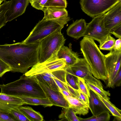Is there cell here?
Masks as SVG:
<instances>
[{
	"mask_svg": "<svg viewBox=\"0 0 121 121\" xmlns=\"http://www.w3.org/2000/svg\"><path fill=\"white\" fill-rule=\"evenodd\" d=\"M39 43L26 44L22 42L0 45V59L11 68V72L24 74L39 62Z\"/></svg>",
	"mask_w": 121,
	"mask_h": 121,
	"instance_id": "obj_1",
	"label": "cell"
},
{
	"mask_svg": "<svg viewBox=\"0 0 121 121\" xmlns=\"http://www.w3.org/2000/svg\"><path fill=\"white\" fill-rule=\"evenodd\" d=\"M81 50L88 65L92 74L105 82L108 76L104 61V55L92 38L84 37L80 42Z\"/></svg>",
	"mask_w": 121,
	"mask_h": 121,
	"instance_id": "obj_2",
	"label": "cell"
},
{
	"mask_svg": "<svg viewBox=\"0 0 121 121\" xmlns=\"http://www.w3.org/2000/svg\"><path fill=\"white\" fill-rule=\"evenodd\" d=\"M0 92L16 96H27L46 98L43 90L35 76L24 74L19 79L6 84H0Z\"/></svg>",
	"mask_w": 121,
	"mask_h": 121,
	"instance_id": "obj_3",
	"label": "cell"
},
{
	"mask_svg": "<svg viewBox=\"0 0 121 121\" xmlns=\"http://www.w3.org/2000/svg\"><path fill=\"white\" fill-rule=\"evenodd\" d=\"M68 20L43 19L36 24L22 43L26 44L38 43L56 30L62 29Z\"/></svg>",
	"mask_w": 121,
	"mask_h": 121,
	"instance_id": "obj_4",
	"label": "cell"
},
{
	"mask_svg": "<svg viewBox=\"0 0 121 121\" xmlns=\"http://www.w3.org/2000/svg\"><path fill=\"white\" fill-rule=\"evenodd\" d=\"M59 29L42 39L39 42V62L45 61L54 55L57 54L64 45L65 39Z\"/></svg>",
	"mask_w": 121,
	"mask_h": 121,
	"instance_id": "obj_5",
	"label": "cell"
},
{
	"mask_svg": "<svg viewBox=\"0 0 121 121\" xmlns=\"http://www.w3.org/2000/svg\"><path fill=\"white\" fill-rule=\"evenodd\" d=\"M120 2L119 0H80V3L83 11L93 18L104 14Z\"/></svg>",
	"mask_w": 121,
	"mask_h": 121,
	"instance_id": "obj_6",
	"label": "cell"
},
{
	"mask_svg": "<svg viewBox=\"0 0 121 121\" xmlns=\"http://www.w3.org/2000/svg\"><path fill=\"white\" fill-rule=\"evenodd\" d=\"M57 55H53L44 62H39L24 75L27 76H33L44 73L65 69L66 65L65 60L57 58Z\"/></svg>",
	"mask_w": 121,
	"mask_h": 121,
	"instance_id": "obj_7",
	"label": "cell"
},
{
	"mask_svg": "<svg viewBox=\"0 0 121 121\" xmlns=\"http://www.w3.org/2000/svg\"><path fill=\"white\" fill-rule=\"evenodd\" d=\"M104 14L93 18L92 21L87 24L82 36L91 38L100 43L110 34L105 26Z\"/></svg>",
	"mask_w": 121,
	"mask_h": 121,
	"instance_id": "obj_8",
	"label": "cell"
},
{
	"mask_svg": "<svg viewBox=\"0 0 121 121\" xmlns=\"http://www.w3.org/2000/svg\"><path fill=\"white\" fill-rule=\"evenodd\" d=\"M36 78L47 97L49 99L53 105L60 107L63 108L69 107L68 101L60 91L53 90L47 82L41 79Z\"/></svg>",
	"mask_w": 121,
	"mask_h": 121,
	"instance_id": "obj_9",
	"label": "cell"
},
{
	"mask_svg": "<svg viewBox=\"0 0 121 121\" xmlns=\"http://www.w3.org/2000/svg\"><path fill=\"white\" fill-rule=\"evenodd\" d=\"M66 68L76 76L83 78L85 82H92L95 78L92 74L90 67L84 58H80L73 65Z\"/></svg>",
	"mask_w": 121,
	"mask_h": 121,
	"instance_id": "obj_10",
	"label": "cell"
},
{
	"mask_svg": "<svg viewBox=\"0 0 121 121\" xmlns=\"http://www.w3.org/2000/svg\"><path fill=\"white\" fill-rule=\"evenodd\" d=\"M121 1L104 14L105 28L109 32L121 24Z\"/></svg>",
	"mask_w": 121,
	"mask_h": 121,
	"instance_id": "obj_11",
	"label": "cell"
},
{
	"mask_svg": "<svg viewBox=\"0 0 121 121\" xmlns=\"http://www.w3.org/2000/svg\"><path fill=\"white\" fill-rule=\"evenodd\" d=\"M30 0H11L9 8L5 14L6 23L24 13Z\"/></svg>",
	"mask_w": 121,
	"mask_h": 121,
	"instance_id": "obj_12",
	"label": "cell"
},
{
	"mask_svg": "<svg viewBox=\"0 0 121 121\" xmlns=\"http://www.w3.org/2000/svg\"><path fill=\"white\" fill-rule=\"evenodd\" d=\"M24 104V102L20 97L0 92V111L10 114L11 109Z\"/></svg>",
	"mask_w": 121,
	"mask_h": 121,
	"instance_id": "obj_13",
	"label": "cell"
},
{
	"mask_svg": "<svg viewBox=\"0 0 121 121\" xmlns=\"http://www.w3.org/2000/svg\"><path fill=\"white\" fill-rule=\"evenodd\" d=\"M104 56L105 64L108 77L114 70H119L121 67V50H113L107 54L104 55Z\"/></svg>",
	"mask_w": 121,
	"mask_h": 121,
	"instance_id": "obj_14",
	"label": "cell"
},
{
	"mask_svg": "<svg viewBox=\"0 0 121 121\" xmlns=\"http://www.w3.org/2000/svg\"><path fill=\"white\" fill-rule=\"evenodd\" d=\"M44 13L43 19L70 20L68 12L66 8L63 7H54L44 8L42 10Z\"/></svg>",
	"mask_w": 121,
	"mask_h": 121,
	"instance_id": "obj_15",
	"label": "cell"
},
{
	"mask_svg": "<svg viewBox=\"0 0 121 121\" xmlns=\"http://www.w3.org/2000/svg\"><path fill=\"white\" fill-rule=\"evenodd\" d=\"M89 89V109L93 115H96L104 112L111 113L96 94Z\"/></svg>",
	"mask_w": 121,
	"mask_h": 121,
	"instance_id": "obj_16",
	"label": "cell"
},
{
	"mask_svg": "<svg viewBox=\"0 0 121 121\" xmlns=\"http://www.w3.org/2000/svg\"><path fill=\"white\" fill-rule=\"evenodd\" d=\"M71 44L70 43L69 47L63 45L58 51L57 57L58 59H64L67 66L72 65L76 63L79 59L78 54L73 51Z\"/></svg>",
	"mask_w": 121,
	"mask_h": 121,
	"instance_id": "obj_17",
	"label": "cell"
},
{
	"mask_svg": "<svg viewBox=\"0 0 121 121\" xmlns=\"http://www.w3.org/2000/svg\"><path fill=\"white\" fill-rule=\"evenodd\" d=\"M86 25L85 20H77L68 27L66 30L67 34L69 36L78 39L82 36Z\"/></svg>",
	"mask_w": 121,
	"mask_h": 121,
	"instance_id": "obj_18",
	"label": "cell"
},
{
	"mask_svg": "<svg viewBox=\"0 0 121 121\" xmlns=\"http://www.w3.org/2000/svg\"><path fill=\"white\" fill-rule=\"evenodd\" d=\"M63 95L68 101L69 107L73 110L76 114L85 115L88 113L89 106L83 102L72 97Z\"/></svg>",
	"mask_w": 121,
	"mask_h": 121,
	"instance_id": "obj_19",
	"label": "cell"
},
{
	"mask_svg": "<svg viewBox=\"0 0 121 121\" xmlns=\"http://www.w3.org/2000/svg\"><path fill=\"white\" fill-rule=\"evenodd\" d=\"M17 96L22 100L25 104L33 105H41L44 107H51L53 105L52 103L48 97L46 98H41L24 95Z\"/></svg>",
	"mask_w": 121,
	"mask_h": 121,
	"instance_id": "obj_20",
	"label": "cell"
},
{
	"mask_svg": "<svg viewBox=\"0 0 121 121\" xmlns=\"http://www.w3.org/2000/svg\"><path fill=\"white\" fill-rule=\"evenodd\" d=\"M19 110L30 121H42L43 116L39 112H37L29 106L20 107Z\"/></svg>",
	"mask_w": 121,
	"mask_h": 121,
	"instance_id": "obj_21",
	"label": "cell"
},
{
	"mask_svg": "<svg viewBox=\"0 0 121 121\" xmlns=\"http://www.w3.org/2000/svg\"><path fill=\"white\" fill-rule=\"evenodd\" d=\"M51 72L53 75L52 78L59 88L62 90H65L66 89L65 85L67 82L66 78V72L65 69L56 70Z\"/></svg>",
	"mask_w": 121,
	"mask_h": 121,
	"instance_id": "obj_22",
	"label": "cell"
},
{
	"mask_svg": "<svg viewBox=\"0 0 121 121\" xmlns=\"http://www.w3.org/2000/svg\"><path fill=\"white\" fill-rule=\"evenodd\" d=\"M102 101L112 115L117 121H121V110L117 108L109 100H106L101 97L98 94L95 92Z\"/></svg>",
	"mask_w": 121,
	"mask_h": 121,
	"instance_id": "obj_23",
	"label": "cell"
},
{
	"mask_svg": "<svg viewBox=\"0 0 121 121\" xmlns=\"http://www.w3.org/2000/svg\"><path fill=\"white\" fill-rule=\"evenodd\" d=\"M75 112L70 107L64 108L59 117L62 120L69 121H79Z\"/></svg>",
	"mask_w": 121,
	"mask_h": 121,
	"instance_id": "obj_24",
	"label": "cell"
},
{
	"mask_svg": "<svg viewBox=\"0 0 121 121\" xmlns=\"http://www.w3.org/2000/svg\"><path fill=\"white\" fill-rule=\"evenodd\" d=\"M110 115L108 112H104L96 115L86 118H83L78 117L79 121H109Z\"/></svg>",
	"mask_w": 121,
	"mask_h": 121,
	"instance_id": "obj_25",
	"label": "cell"
},
{
	"mask_svg": "<svg viewBox=\"0 0 121 121\" xmlns=\"http://www.w3.org/2000/svg\"><path fill=\"white\" fill-rule=\"evenodd\" d=\"M116 40L109 34L100 43L99 48L100 50L111 51L113 49Z\"/></svg>",
	"mask_w": 121,
	"mask_h": 121,
	"instance_id": "obj_26",
	"label": "cell"
},
{
	"mask_svg": "<svg viewBox=\"0 0 121 121\" xmlns=\"http://www.w3.org/2000/svg\"><path fill=\"white\" fill-rule=\"evenodd\" d=\"M66 78L67 82L74 89L79 90V88L78 84V77L73 74L67 69L66 68Z\"/></svg>",
	"mask_w": 121,
	"mask_h": 121,
	"instance_id": "obj_27",
	"label": "cell"
},
{
	"mask_svg": "<svg viewBox=\"0 0 121 121\" xmlns=\"http://www.w3.org/2000/svg\"><path fill=\"white\" fill-rule=\"evenodd\" d=\"M85 82L89 89L92 90L106 100H109L110 99V98L108 97L110 95V94L109 91H105L103 89L98 87L87 82Z\"/></svg>",
	"mask_w": 121,
	"mask_h": 121,
	"instance_id": "obj_28",
	"label": "cell"
},
{
	"mask_svg": "<svg viewBox=\"0 0 121 121\" xmlns=\"http://www.w3.org/2000/svg\"><path fill=\"white\" fill-rule=\"evenodd\" d=\"M10 2V0L7 1L5 0L1 5L0 8V29L4 26L6 23L5 14L9 8Z\"/></svg>",
	"mask_w": 121,
	"mask_h": 121,
	"instance_id": "obj_29",
	"label": "cell"
},
{
	"mask_svg": "<svg viewBox=\"0 0 121 121\" xmlns=\"http://www.w3.org/2000/svg\"><path fill=\"white\" fill-rule=\"evenodd\" d=\"M34 76L36 78L41 79L47 82L50 87L53 90L60 91L59 88L53 78L48 77L42 74H38Z\"/></svg>",
	"mask_w": 121,
	"mask_h": 121,
	"instance_id": "obj_30",
	"label": "cell"
},
{
	"mask_svg": "<svg viewBox=\"0 0 121 121\" xmlns=\"http://www.w3.org/2000/svg\"><path fill=\"white\" fill-rule=\"evenodd\" d=\"M10 114L13 116L16 121H30L19 110V108L11 109L10 111Z\"/></svg>",
	"mask_w": 121,
	"mask_h": 121,
	"instance_id": "obj_31",
	"label": "cell"
},
{
	"mask_svg": "<svg viewBox=\"0 0 121 121\" xmlns=\"http://www.w3.org/2000/svg\"><path fill=\"white\" fill-rule=\"evenodd\" d=\"M67 4V0H47L44 7H63L66 8Z\"/></svg>",
	"mask_w": 121,
	"mask_h": 121,
	"instance_id": "obj_32",
	"label": "cell"
},
{
	"mask_svg": "<svg viewBox=\"0 0 121 121\" xmlns=\"http://www.w3.org/2000/svg\"><path fill=\"white\" fill-rule=\"evenodd\" d=\"M78 84L80 89L89 99L90 96L89 89L83 78L78 77Z\"/></svg>",
	"mask_w": 121,
	"mask_h": 121,
	"instance_id": "obj_33",
	"label": "cell"
},
{
	"mask_svg": "<svg viewBox=\"0 0 121 121\" xmlns=\"http://www.w3.org/2000/svg\"><path fill=\"white\" fill-rule=\"evenodd\" d=\"M47 0H30V3L34 8L42 10Z\"/></svg>",
	"mask_w": 121,
	"mask_h": 121,
	"instance_id": "obj_34",
	"label": "cell"
},
{
	"mask_svg": "<svg viewBox=\"0 0 121 121\" xmlns=\"http://www.w3.org/2000/svg\"><path fill=\"white\" fill-rule=\"evenodd\" d=\"M121 85V68H120L117 74L113 79L110 87L114 88L120 86Z\"/></svg>",
	"mask_w": 121,
	"mask_h": 121,
	"instance_id": "obj_35",
	"label": "cell"
},
{
	"mask_svg": "<svg viewBox=\"0 0 121 121\" xmlns=\"http://www.w3.org/2000/svg\"><path fill=\"white\" fill-rule=\"evenodd\" d=\"M11 68L6 63L0 59V78L6 72L11 71Z\"/></svg>",
	"mask_w": 121,
	"mask_h": 121,
	"instance_id": "obj_36",
	"label": "cell"
},
{
	"mask_svg": "<svg viewBox=\"0 0 121 121\" xmlns=\"http://www.w3.org/2000/svg\"><path fill=\"white\" fill-rule=\"evenodd\" d=\"M0 120L1 121H16L10 114L0 111Z\"/></svg>",
	"mask_w": 121,
	"mask_h": 121,
	"instance_id": "obj_37",
	"label": "cell"
},
{
	"mask_svg": "<svg viewBox=\"0 0 121 121\" xmlns=\"http://www.w3.org/2000/svg\"><path fill=\"white\" fill-rule=\"evenodd\" d=\"M69 92L72 95V97L75 98L80 100V95L78 90H76L70 86L67 82L66 85Z\"/></svg>",
	"mask_w": 121,
	"mask_h": 121,
	"instance_id": "obj_38",
	"label": "cell"
},
{
	"mask_svg": "<svg viewBox=\"0 0 121 121\" xmlns=\"http://www.w3.org/2000/svg\"><path fill=\"white\" fill-rule=\"evenodd\" d=\"M110 33L114 35L116 38L121 39V24L110 31Z\"/></svg>",
	"mask_w": 121,
	"mask_h": 121,
	"instance_id": "obj_39",
	"label": "cell"
},
{
	"mask_svg": "<svg viewBox=\"0 0 121 121\" xmlns=\"http://www.w3.org/2000/svg\"><path fill=\"white\" fill-rule=\"evenodd\" d=\"M78 91L80 95V100L89 106V99L81 91L80 89Z\"/></svg>",
	"mask_w": 121,
	"mask_h": 121,
	"instance_id": "obj_40",
	"label": "cell"
},
{
	"mask_svg": "<svg viewBox=\"0 0 121 121\" xmlns=\"http://www.w3.org/2000/svg\"><path fill=\"white\" fill-rule=\"evenodd\" d=\"M113 50H121V39H118L116 40Z\"/></svg>",
	"mask_w": 121,
	"mask_h": 121,
	"instance_id": "obj_41",
	"label": "cell"
},
{
	"mask_svg": "<svg viewBox=\"0 0 121 121\" xmlns=\"http://www.w3.org/2000/svg\"><path fill=\"white\" fill-rule=\"evenodd\" d=\"M60 91L63 95L67 96L72 97L71 94L68 91L65 90H62L60 89Z\"/></svg>",
	"mask_w": 121,
	"mask_h": 121,
	"instance_id": "obj_42",
	"label": "cell"
},
{
	"mask_svg": "<svg viewBox=\"0 0 121 121\" xmlns=\"http://www.w3.org/2000/svg\"><path fill=\"white\" fill-rule=\"evenodd\" d=\"M3 1L2 0H0V8L1 6V4Z\"/></svg>",
	"mask_w": 121,
	"mask_h": 121,
	"instance_id": "obj_43",
	"label": "cell"
},
{
	"mask_svg": "<svg viewBox=\"0 0 121 121\" xmlns=\"http://www.w3.org/2000/svg\"><path fill=\"white\" fill-rule=\"evenodd\" d=\"M3 1H4L6 0H2Z\"/></svg>",
	"mask_w": 121,
	"mask_h": 121,
	"instance_id": "obj_44",
	"label": "cell"
},
{
	"mask_svg": "<svg viewBox=\"0 0 121 121\" xmlns=\"http://www.w3.org/2000/svg\"><path fill=\"white\" fill-rule=\"evenodd\" d=\"M120 1H121V0H119Z\"/></svg>",
	"mask_w": 121,
	"mask_h": 121,
	"instance_id": "obj_45",
	"label": "cell"
},
{
	"mask_svg": "<svg viewBox=\"0 0 121 121\" xmlns=\"http://www.w3.org/2000/svg\"><path fill=\"white\" fill-rule=\"evenodd\" d=\"M0 121H1V120H0Z\"/></svg>",
	"mask_w": 121,
	"mask_h": 121,
	"instance_id": "obj_46",
	"label": "cell"
}]
</instances>
